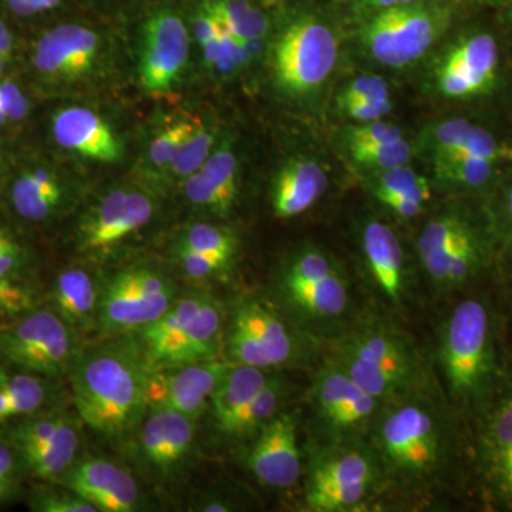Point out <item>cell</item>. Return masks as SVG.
<instances>
[{
  "label": "cell",
  "mask_w": 512,
  "mask_h": 512,
  "mask_svg": "<svg viewBox=\"0 0 512 512\" xmlns=\"http://www.w3.org/2000/svg\"><path fill=\"white\" fill-rule=\"evenodd\" d=\"M154 370L136 333L103 338L82 348L67 375L80 420L110 440L136 433L148 412Z\"/></svg>",
  "instance_id": "obj_1"
},
{
  "label": "cell",
  "mask_w": 512,
  "mask_h": 512,
  "mask_svg": "<svg viewBox=\"0 0 512 512\" xmlns=\"http://www.w3.org/2000/svg\"><path fill=\"white\" fill-rule=\"evenodd\" d=\"M439 360L454 404L480 412L503 372L493 308L483 296H468L448 313L440 332Z\"/></svg>",
  "instance_id": "obj_2"
},
{
  "label": "cell",
  "mask_w": 512,
  "mask_h": 512,
  "mask_svg": "<svg viewBox=\"0 0 512 512\" xmlns=\"http://www.w3.org/2000/svg\"><path fill=\"white\" fill-rule=\"evenodd\" d=\"M377 414L373 441L384 466L406 480L433 476L450 456L446 421L426 400L412 396L387 403Z\"/></svg>",
  "instance_id": "obj_3"
},
{
  "label": "cell",
  "mask_w": 512,
  "mask_h": 512,
  "mask_svg": "<svg viewBox=\"0 0 512 512\" xmlns=\"http://www.w3.org/2000/svg\"><path fill=\"white\" fill-rule=\"evenodd\" d=\"M335 360L365 392L383 404L412 396L421 380L420 362L396 330L367 325L342 339Z\"/></svg>",
  "instance_id": "obj_4"
},
{
  "label": "cell",
  "mask_w": 512,
  "mask_h": 512,
  "mask_svg": "<svg viewBox=\"0 0 512 512\" xmlns=\"http://www.w3.org/2000/svg\"><path fill=\"white\" fill-rule=\"evenodd\" d=\"M79 339L76 329L40 305L0 323V357L15 369L55 380L69 375L82 350Z\"/></svg>",
  "instance_id": "obj_5"
},
{
  "label": "cell",
  "mask_w": 512,
  "mask_h": 512,
  "mask_svg": "<svg viewBox=\"0 0 512 512\" xmlns=\"http://www.w3.org/2000/svg\"><path fill=\"white\" fill-rule=\"evenodd\" d=\"M450 19L447 6L424 0L380 9L363 30V42L384 66H409L440 39Z\"/></svg>",
  "instance_id": "obj_6"
},
{
  "label": "cell",
  "mask_w": 512,
  "mask_h": 512,
  "mask_svg": "<svg viewBox=\"0 0 512 512\" xmlns=\"http://www.w3.org/2000/svg\"><path fill=\"white\" fill-rule=\"evenodd\" d=\"M173 279L151 268H128L103 282L97 330L101 338L137 333L178 298Z\"/></svg>",
  "instance_id": "obj_7"
},
{
  "label": "cell",
  "mask_w": 512,
  "mask_h": 512,
  "mask_svg": "<svg viewBox=\"0 0 512 512\" xmlns=\"http://www.w3.org/2000/svg\"><path fill=\"white\" fill-rule=\"evenodd\" d=\"M224 349L234 365L269 370L298 359L301 345L278 313L259 299L247 298L232 309Z\"/></svg>",
  "instance_id": "obj_8"
},
{
  "label": "cell",
  "mask_w": 512,
  "mask_h": 512,
  "mask_svg": "<svg viewBox=\"0 0 512 512\" xmlns=\"http://www.w3.org/2000/svg\"><path fill=\"white\" fill-rule=\"evenodd\" d=\"M476 416L481 487L494 507L512 511V369L503 367L493 394Z\"/></svg>",
  "instance_id": "obj_9"
},
{
  "label": "cell",
  "mask_w": 512,
  "mask_h": 512,
  "mask_svg": "<svg viewBox=\"0 0 512 512\" xmlns=\"http://www.w3.org/2000/svg\"><path fill=\"white\" fill-rule=\"evenodd\" d=\"M338 59V40L318 19L293 22L274 49L276 79L288 92H312L328 79Z\"/></svg>",
  "instance_id": "obj_10"
},
{
  "label": "cell",
  "mask_w": 512,
  "mask_h": 512,
  "mask_svg": "<svg viewBox=\"0 0 512 512\" xmlns=\"http://www.w3.org/2000/svg\"><path fill=\"white\" fill-rule=\"evenodd\" d=\"M379 470L373 454L343 448L316 461L306 485L305 504L313 512L355 510L375 488Z\"/></svg>",
  "instance_id": "obj_11"
},
{
  "label": "cell",
  "mask_w": 512,
  "mask_h": 512,
  "mask_svg": "<svg viewBox=\"0 0 512 512\" xmlns=\"http://www.w3.org/2000/svg\"><path fill=\"white\" fill-rule=\"evenodd\" d=\"M153 198L140 190L117 188L104 195L80 222L77 247L87 255H106L150 224Z\"/></svg>",
  "instance_id": "obj_12"
},
{
  "label": "cell",
  "mask_w": 512,
  "mask_h": 512,
  "mask_svg": "<svg viewBox=\"0 0 512 512\" xmlns=\"http://www.w3.org/2000/svg\"><path fill=\"white\" fill-rule=\"evenodd\" d=\"M231 366L229 360L215 359L154 370L148 386V410H174L200 420L208 412L212 393Z\"/></svg>",
  "instance_id": "obj_13"
},
{
  "label": "cell",
  "mask_w": 512,
  "mask_h": 512,
  "mask_svg": "<svg viewBox=\"0 0 512 512\" xmlns=\"http://www.w3.org/2000/svg\"><path fill=\"white\" fill-rule=\"evenodd\" d=\"M311 397L319 420L336 436L352 434L372 424L383 404L365 392L335 360L319 370Z\"/></svg>",
  "instance_id": "obj_14"
},
{
  "label": "cell",
  "mask_w": 512,
  "mask_h": 512,
  "mask_svg": "<svg viewBox=\"0 0 512 512\" xmlns=\"http://www.w3.org/2000/svg\"><path fill=\"white\" fill-rule=\"evenodd\" d=\"M99 52L93 30L64 23L40 33L29 50V67L40 82H70L90 72Z\"/></svg>",
  "instance_id": "obj_15"
},
{
  "label": "cell",
  "mask_w": 512,
  "mask_h": 512,
  "mask_svg": "<svg viewBox=\"0 0 512 512\" xmlns=\"http://www.w3.org/2000/svg\"><path fill=\"white\" fill-rule=\"evenodd\" d=\"M141 464L157 478H171L183 470L194 450L197 421L168 409L148 410L137 430Z\"/></svg>",
  "instance_id": "obj_16"
},
{
  "label": "cell",
  "mask_w": 512,
  "mask_h": 512,
  "mask_svg": "<svg viewBox=\"0 0 512 512\" xmlns=\"http://www.w3.org/2000/svg\"><path fill=\"white\" fill-rule=\"evenodd\" d=\"M57 484L69 488L93 504L99 512L146 510L143 494L130 471L109 458L76 460Z\"/></svg>",
  "instance_id": "obj_17"
},
{
  "label": "cell",
  "mask_w": 512,
  "mask_h": 512,
  "mask_svg": "<svg viewBox=\"0 0 512 512\" xmlns=\"http://www.w3.org/2000/svg\"><path fill=\"white\" fill-rule=\"evenodd\" d=\"M190 53V33L173 12H158L147 20L141 46V83L150 92L168 89L178 79Z\"/></svg>",
  "instance_id": "obj_18"
},
{
  "label": "cell",
  "mask_w": 512,
  "mask_h": 512,
  "mask_svg": "<svg viewBox=\"0 0 512 512\" xmlns=\"http://www.w3.org/2000/svg\"><path fill=\"white\" fill-rule=\"evenodd\" d=\"M500 53L494 37L476 33L458 40L448 50L437 69L441 94L453 99H467L488 92L497 79Z\"/></svg>",
  "instance_id": "obj_19"
},
{
  "label": "cell",
  "mask_w": 512,
  "mask_h": 512,
  "mask_svg": "<svg viewBox=\"0 0 512 512\" xmlns=\"http://www.w3.org/2000/svg\"><path fill=\"white\" fill-rule=\"evenodd\" d=\"M254 439L247 461L256 480L272 488H289L298 483L302 461L295 414L279 412Z\"/></svg>",
  "instance_id": "obj_20"
},
{
  "label": "cell",
  "mask_w": 512,
  "mask_h": 512,
  "mask_svg": "<svg viewBox=\"0 0 512 512\" xmlns=\"http://www.w3.org/2000/svg\"><path fill=\"white\" fill-rule=\"evenodd\" d=\"M3 194L16 220L29 225L56 220L69 201L66 185L57 171L33 161L10 173Z\"/></svg>",
  "instance_id": "obj_21"
},
{
  "label": "cell",
  "mask_w": 512,
  "mask_h": 512,
  "mask_svg": "<svg viewBox=\"0 0 512 512\" xmlns=\"http://www.w3.org/2000/svg\"><path fill=\"white\" fill-rule=\"evenodd\" d=\"M50 137L57 146L101 163H116L120 144L106 121L92 110L66 107L50 117Z\"/></svg>",
  "instance_id": "obj_22"
},
{
  "label": "cell",
  "mask_w": 512,
  "mask_h": 512,
  "mask_svg": "<svg viewBox=\"0 0 512 512\" xmlns=\"http://www.w3.org/2000/svg\"><path fill=\"white\" fill-rule=\"evenodd\" d=\"M367 271L384 301L402 305L407 293L406 266L399 238L389 225L367 222L362 232Z\"/></svg>",
  "instance_id": "obj_23"
},
{
  "label": "cell",
  "mask_w": 512,
  "mask_h": 512,
  "mask_svg": "<svg viewBox=\"0 0 512 512\" xmlns=\"http://www.w3.org/2000/svg\"><path fill=\"white\" fill-rule=\"evenodd\" d=\"M103 284L83 268H66L56 275L49 289V308L77 332L97 330Z\"/></svg>",
  "instance_id": "obj_24"
},
{
  "label": "cell",
  "mask_w": 512,
  "mask_h": 512,
  "mask_svg": "<svg viewBox=\"0 0 512 512\" xmlns=\"http://www.w3.org/2000/svg\"><path fill=\"white\" fill-rule=\"evenodd\" d=\"M483 235L484 229L461 212H447L424 227L417 241V252L424 271L436 288L451 256Z\"/></svg>",
  "instance_id": "obj_25"
},
{
  "label": "cell",
  "mask_w": 512,
  "mask_h": 512,
  "mask_svg": "<svg viewBox=\"0 0 512 512\" xmlns=\"http://www.w3.org/2000/svg\"><path fill=\"white\" fill-rule=\"evenodd\" d=\"M207 296V292H191L178 296L160 318L138 330L136 335L156 369L170 366Z\"/></svg>",
  "instance_id": "obj_26"
},
{
  "label": "cell",
  "mask_w": 512,
  "mask_h": 512,
  "mask_svg": "<svg viewBox=\"0 0 512 512\" xmlns=\"http://www.w3.org/2000/svg\"><path fill=\"white\" fill-rule=\"evenodd\" d=\"M328 174L313 160H295L286 164L274 185L272 204L282 220L298 217L312 208L328 188Z\"/></svg>",
  "instance_id": "obj_27"
},
{
  "label": "cell",
  "mask_w": 512,
  "mask_h": 512,
  "mask_svg": "<svg viewBox=\"0 0 512 512\" xmlns=\"http://www.w3.org/2000/svg\"><path fill=\"white\" fill-rule=\"evenodd\" d=\"M269 379L271 375L268 370L232 363L231 369L212 393L208 406L214 429L228 437L235 421L255 399L256 394L264 389Z\"/></svg>",
  "instance_id": "obj_28"
},
{
  "label": "cell",
  "mask_w": 512,
  "mask_h": 512,
  "mask_svg": "<svg viewBox=\"0 0 512 512\" xmlns=\"http://www.w3.org/2000/svg\"><path fill=\"white\" fill-rule=\"evenodd\" d=\"M431 143L434 158L477 157L498 164L512 157L510 148L498 143L493 134L463 119L440 123L433 130Z\"/></svg>",
  "instance_id": "obj_29"
},
{
  "label": "cell",
  "mask_w": 512,
  "mask_h": 512,
  "mask_svg": "<svg viewBox=\"0 0 512 512\" xmlns=\"http://www.w3.org/2000/svg\"><path fill=\"white\" fill-rule=\"evenodd\" d=\"M281 291L289 306L305 319L340 318L350 303L348 284L338 272L305 284H285Z\"/></svg>",
  "instance_id": "obj_30"
},
{
  "label": "cell",
  "mask_w": 512,
  "mask_h": 512,
  "mask_svg": "<svg viewBox=\"0 0 512 512\" xmlns=\"http://www.w3.org/2000/svg\"><path fill=\"white\" fill-rule=\"evenodd\" d=\"M80 444V427L77 421L72 419L55 439L43 446L18 453V456L25 474L47 483H57V480L76 463Z\"/></svg>",
  "instance_id": "obj_31"
},
{
  "label": "cell",
  "mask_w": 512,
  "mask_h": 512,
  "mask_svg": "<svg viewBox=\"0 0 512 512\" xmlns=\"http://www.w3.org/2000/svg\"><path fill=\"white\" fill-rule=\"evenodd\" d=\"M224 335L220 302L208 293L200 313L192 322L168 367L220 359L221 350L224 349Z\"/></svg>",
  "instance_id": "obj_32"
},
{
  "label": "cell",
  "mask_w": 512,
  "mask_h": 512,
  "mask_svg": "<svg viewBox=\"0 0 512 512\" xmlns=\"http://www.w3.org/2000/svg\"><path fill=\"white\" fill-rule=\"evenodd\" d=\"M0 390L6 399V419L10 421L46 410L55 399L53 379L0 366Z\"/></svg>",
  "instance_id": "obj_33"
},
{
  "label": "cell",
  "mask_w": 512,
  "mask_h": 512,
  "mask_svg": "<svg viewBox=\"0 0 512 512\" xmlns=\"http://www.w3.org/2000/svg\"><path fill=\"white\" fill-rule=\"evenodd\" d=\"M204 9L227 32L242 39L261 40L268 33V19L248 0H208L204 3Z\"/></svg>",
  "instance_id": "obj_34"
},
{
  "label": "cell",
  "mask_w": 512,
  "mask_h": 512,
  "mask_svg": "<svg viewBox=\"0 0 512 512\" xmlns=\"http://www.w3.org/2000/svg\"><path fill=\"white\" fill-rule=\"evenodd\" d=\"M285 394L284 380L271 376L264 389L256 394L255 399L248 404L247 409L235 421L227 439H247L254 437L269 420L279 413L282 397Z\"/></svg>",
  "instance_id": "obj_35"
},
{
  "label": "cell",
  "mask_w": 512,
  "mask_h": 512,
  "mask_svg": "<svg viewBox=\"0 0 512 512\" xmlns=\"http://www.w3.org/2000/svg\"><path fill=\"white\" fill-rule=\"evenodd\" d=\"M495 164L477 157H437L434 173L441 183L478 190L493 180Z\"/></svg>",
  "instance_id": "obj_36"
},
{
  "label": "cell",
  "mask_w": 512,
  "mask_h": 512,
  "mask_svg": "<svg viewBox=\"0 0 512 512\" xmlns=\"http://www.w3.org/2000/svg\"><path fill=\"white\" fill-rule=\"evenodd\" d=\"M373 194L376 198L383 195H399L426 204L431 198V187L427 178L421 177L406 164L380 171L373 187Z\"/></svg>",
  "instance_id": "obj_37"
},
{
  "label": "cell",
  "mask_w": 512,
  "mask_h": 512,
  "mask_svg": "<svg viewBox=\"0 0 512 512\" xmlns=\"http://www.w3.org/2000/svg\"><path fill=\"white\" fill-rule=\"evenodd\" d=\"M237 245V237L231 229L221 225L205 224V222L191 225L178 242V247L205 252V254L231 256V258H234Z\"/></svg>",
  "instance_id": "obj_38"
},
{
  "label": "cell",
  "mask_w": 512,
  "mask_h": 512,
  "mask_svg": "<svg viewBox=\"0 0 512 512\" xmlns=\"http://www.w3.org/2000/svg\"><path fill=\"white\" fill-rule=\"evenodd\" d=\"M214 141V134L208 128L197 124L171 160L170 167L175 177L187 178L188 175L197 173L211 156Z\"/></svg>",
  "instance_id": "obj_39"
},
{
  "label": "cell",
  "mask_w": 512,
  "mask_h": 512,
  "mask_svg": "<svg viewBox=\"0 0 512 512\" xmlns=\"http://www.w3.org/2000/svg\"><path fill=\"white\" fill-rule=\"evenodd\" d=\"M39 306L40 295L30 279L0 275V318L15 319Z\"/></svg>",
  "instance_id": "obj_40"
},
{
  "label": "cell",
  "mask_w": 512,
  "mask_h": 512,
  "mask_svg": "<svg viewBox=\"0 0 512 512\" xmlns=\"http://www.w3.org/2000/svg\"><path fill=\"white\" fill-rule=\"evenodd\" d=\"M355 163L372 170L384 171L409 163L413 148L404 138L375 146L349 148Z\"/></svg>",
  "instance_id": "obj_41"
},
{
  "label": "cell",
  "mask_w": 512,
  "mask_h": 512,
  "mask_svg": "<svg viewBox=\"0 0 512 512\" xmlns=\"http://www.w3.org/2000/svg\"><path fill=\"white\" fill-rule=\"evenodd\" d=\"M33 254L15 229L0 222V275L30 279Z\"/></svg>",
  "instance_id": "obj_42"
},
{
  "label": "cell",
  "mask_w": 512,
  "mask_h": 512,
  "mask_svg": "<svg viewBox=\"0 0 512 512\" xmlns=\"http://www.w3.org/2000/svg\"><path fill=\"white\" fill-rule=\"evenodd\" d=\"M232 205L238 194V161L228 144L215 150L200 168Z\"/></svg>",
  "instance_id": "obj_43"
},
{
  "label": "cell",
  "mask_w": 512,
  "mask_h": 512,
  "mask_svg": "<svg viewBox=\"0 0 512 512\" xmlns=\"http://www.w3.org/2000/svg\"><path fill=\"white\" fill-rule=\"evenodd\" d=\"M29 508L35 512H99L89 501L60 484L36 488L30 495Z\"/></svg>",
  "instance_id": "obj_44"
},
{
  "label": "cell",
  "mask_w": 512,
  "mask_h": 512,
  "mask_svg": "<svg viewBox=\"0 0 512 512\" xmlns=\"http://www.w3.org/2000/svg\"><path fill=\"white\" fill-rule=\"evenodd\" d=\"M183 190L185 198L194 207L212 212L215 215H228L234 205L222 195V192L212 184L210 178L201 170L184 178Z\"/></svg>",
  "instance_id": "obj_45"
},
{
  "label": "cell",
  "mask_w": 512,
  "mask_h": 512,
  "mask_svg": "<svg viewBox=\"0 0 512 512\" xmlns=\"http://www.w3.org/2000/svg\"><path fill=\"white\" fill-rule=\"evenodd\" d=\"M178 264L185 276L192 281H207L217 278L228 271L231 266V256L205 254V252L192 251V249L178 247L175 249Z\"/></svg>",
  "instance_id": "obj_46"
},
{
  "label": "cell",
  "mask_w": 512,
  "mask_h": 512,
  "mask_svg": "<svg viewBox=\"0 0 512 512\" xmlns=\"http://www.w3.org/2000/svg\"><path fill=\"white\" fill-rule=\"evenodd\" d=\"M332 262L328 256L315 249H308L296 256L286 268L282 276V285L305 284V282L318 281L326 276L335 274Z\"/></svg>",
  "instance_id": "obj_47"
},
{
  "label": "cell",
  "mask_w": 512,
  "mask_h": 512,
  "mask_svg": "<svg viewBox=\"0 0 512 512\" xmlns=\"http://www.w3.org/2000/svg\"><path fill=\"white\" fill-rule=\"evenodd\" d=\"M23 471L12 441L0 429V507L9 504L19 493Z\"/></svg>",
  "instance_id": "obj_48"
},
{
  "label": "cell",
  "mask_w": 512,
  "mask_h": 512,
  "mask_svg": "<svg viewBox=\"0 0 512 512\" xmlns=\"http://www.w3.org/2000/svg\"><path fill=\"white\" fill-rule=\"evenodd\" d=\"M0 109L5 111L12 126L25 123L32 113V101L28 93L9 73L0 77Z\"/></svg>",
  "instance_id": "obj_49"
},
{
  "label": "cell",
  "mask_w": 512,
  "mask_h": 512,
  "mask_svg": "<svg viewBox=\"0 0 512 512\" xmlns=\"http://www.w3.org/2000/svg\"><path fill=\"white\" fill-rule=\"evenodd\" d=\"M195 127H197V124L191 123V121H180V123H175L164 130L163 133L158 134L151 143V161L157 167H165V165L170 164Z\"/></svg>",
  "instance_id": "obj_50"
},
{
  "label": "cell",
  "mask_w": 512,
  "mask_h": 512,
  "mask_svg": "<svg viewBox=\"0 0 512 512\" xmlns=\"http://www.w3.org/2000/svg\"><path fill=\"white\" fill-rule=\"evenodd\" d=\"M400 138H403V133L399 127L380 120L350 127L346 134L349 148L375 146V144L390 143Z\"/></svg>",
  "instance_id": "obj_51"
},
{
  "label": "cell",
  "mask_w": 512,
  "mask_h": 512,
  "mask_svg": "<svg viewBox=\"0 0 512 512\" xmlns=\"http://www.w3.org/2000/svg\"><path fill=\"white\" fill-rule=\"evenodd\" d=\"M390 99L386 80L379 76H360L343 90L339 97V107L357 100Z\"/></svg>",
  "instance_id": "obj_52"
},
{
  "label": "cell",
  "mask_w": 512,
  "mask_h": 512,
  "mask_svg": "<svg viewBox=\"0 0 512 512\" xmlns=\"http://www.w3.org/2000/svg\"><path fill=\"white\" fill-rule=\"evenodd\" d=\"M392 106V100L390 99L357 100L340 107V109L345 111L350 119L369 123V121L382 119L392 110Z\"/></svg>",
  "instance_id": "obj_53"
},
{
  "label": "cell",
  "mask_w": 512,
  "mask_h": 512,
  "mask_svg": "<svg viewBox=\"0 0 512 512\" xmlns=\"http://www.w3.org/2000/svg\"><path fill=\"white\" fill-rule=\"evenodd\" d=\"M221 32L222 26L220 22L205 9L194 20V36L198 43H200V46H204L205 43L217 39Z\"/></svg>",
  "instance_id": "obj_54"
},
{
  "label": "cell",
  "mask_w": 512,
  "mask_h": 512,
  "mask_svg": "<svg viewBox=\"0 0 512 512\" xmlns=\"http://www.w3.org/2000/svg\"><path fill=\"white\" fill-rule=\"evenodd\" d=\"M377 200L382 202L384 207L389 208L394 214L403 218L417 217L424 210V204H421V202L399 197V195H383Z\"/></svg>",
  "instance_id": "obj_55"
},
{
  "label": "cell",
  "mask_w": 512,
  "mask_h": 512,
  "mask_svg": "<svg viewBox=\"0 0 512 512\" xmlns=\"http://www.w3.org/2000/svg\"><path fill=\"white\" fill-rule=\"evenodd\" d=\"M16 52H18L16 37L13 35L12 30H10L8 23L0 19V55L5 56L10 62L15 63Z\"/></svg>",
  "instance_id": "obj_56"
},
{
  "label": "cell",
  "mask_w": 512,
  "mask_h": 512,
  "mask_svg": "<svg viewBox=\"0 0 512 512\" xmlns=\"http://www.w3.org/2000/svg\"><path fill=\"white\" fill-rule=\"evenodd\" d=\"M420 0H360L363 6L376 10L392 8V6L409 5Z\"/></svg>",
  "instance_id": "obj_57"
},
{
  "label": "cell",
  "mask_w": 512,
  "mask_h": 512,
  "mask_svg": "<svg viewBox=\"0 0 512 512\" xmlns=\"http://www.w3.org/2000/svg\"><path fill=\"white\" fill-rule=\"evenodd\" d=\"M10 163L8 153H6L5 147L0 144V188L5 190V185L8 183L10 177Z\"/></svg>",
  "instance_id": "obj_58"
},
{
  "label": "cell",
  "mask_w": 512,
  "mask_h": 512,
  "mask_svg": "<svg viewBox=\"0 0 512 512\" xmlns=\"http://www.w3.org/2000/svg\"><path fill=\"white\" fill-rule=\"evenodd\" d=\"M504 215L505 220H507L508 225H510L512 235V181L511 184L508 185L507 192H505Z\"/></svg>",
  "instance_id": "obj_59"
},
{
  "label": "cell",
  "mask_w": 512,
  "mask_h": 512,
  "mask_svg": "<svg viewBox=\"0 0 512 512\" xmlns=\"http://www.w3.org/2000/svg\"><path fill=\"white\" fill-rule=\"evenodd\" d=\"M35 3L37 13H46L56 9L62 3V0H32Z\"/></svg>",
  "instance_id": "obj_60"
},
{
  "label": "cell",
  "mask_w": 512,
  "mask_h": 512,
  "mask_svg": "<svg viewBox=\"0 0 512 512\" xmlns=\"http://www.w3.org/2000/svg\"><path fill=\"white\" fill-rule=\"evenodd\" d=\"M12 62L9 59H6L5 56L0 55V77L5 76V74L9 73L10 67H12Z\"/></svg>",
  "instance_id": "obj_61"
},
{
  "label": "cell",
  "mask_w": 512,
  "mask_h": 512,
  "mask_svg": "<svg viewBox=\"0 0 512 512\" xmlns=\"http://www.w3.org/2000/svg\"><path fill=\"white\" fill-rule=\"evenodd\" d=\"M508 259H510V295L512 302V235L510 238V247H508Z\"/></svg>",
  "instance_id": "obj_62"
},
{
  "label": "cell",
  "mask_w": 512,
  "mask_h": 512,
  "mask_svg": "<svg viewBox=\"0 0 512 512\" xmlns=\"http://www.w3.org/2000/svg\"><path fill=\"white\" fill-rule=\"evenodd\" d=\"M266 5L272 6V5H278V3L284 2V0H264Z\"/></svg>",
  "instance_id": "obj_63"
},
{
  "label": "cell",
  "mask_w": 512,
  "mask_h": 512,
  "mask_svg": "<svg viewBox=\"0 0 512 512\" xmlns=\"http://www.w3.org/2000/svg\"><path fill=\"white\" fill-rule=\"evenodd\" d=\"M484 2H491V3H494V2H500V0H484Z\"/></svg>",
  "instance_id": "obj_64"
}]
</instances>
